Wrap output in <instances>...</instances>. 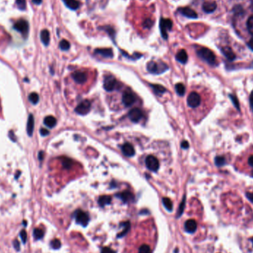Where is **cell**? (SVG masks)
Segmentation results:
<instances>
[{"mask_svg": "<svg viewBox=\"0 0 253 253\" xmlns=\"http://www.w3.org/2000/svg\"><path fill=\"white\" fill-rule=\"evenodd\" d=\"M123 226H124V229H123V231L121 232L118 235V238H120V237H123L128 232V230H129V227H130V224L129 222H124L123 223Z\"/></svg>", "mask_w": 253, "mask_h": 253, "instance_id": "obj_31", "label": "cell"}, {"mask_svg": "<svg viewBox=\"0 0 253 253\" xmlns=\"http://www.w3.org/2000/svg\"><path fill=\"white\" fill-rule=\"evenodd\" d=\"M128 116L133 122H139L143 117V113L140 109L134 108L129 111Z\"/></svg>", "mask_w": 253, "mask_h": 253, "instance_id": "obj_10", "label": "cell"}, {"mask_svg": "<svg viewBox=\"0 0 253 253\" xmlns=\"http://www.w3.org/2000/svg\"><path fill=\"white\" fill-rule=\"evenodd\" d=\"M112 201V198L110 195H102L99 198V204L101 206H104L110 204Z\"/></svg>", "mask_w": 253, "mask_h": 253, "instance_id": "obj_23", "label": "cell"}, {"mask_svg": "<svg viewBox=\"0 0 253 253\" xmlns=\"http://www.w3.org/2000/svg\"><path fill=\"white\" fill-rule=\"evenodd\" d=\"M95 53L99 55L104 56L105 58H113V52L110 48H99L95 50Z\"/></svg>", "mask_w": 253, "mask_h": 253, "instance_id": "obj_17", "label": "cell"}, {"mask_svg": "<svg viewBox=\"0 0 253 253\" xmlns=\"http://www.w3.org/2000/svg\"><path fill=\"white\" fill-rule=\"evenodd\" d=\"M72 77L73 80L78 84H84L86 82L87 78V74L85 73L82 71H75L73 73Z\"/></svg>", "mask_w": 253, "mask_h": 253, "instance_id": "obj_12", "label": "cell"}, {"mask_svg": "<svg viewBox=\"0 0 253 253\" xmlns=\"http://www.w3.org/2000/svg\"><path fill=\"white\" fill-rule=\"evenodd\" d=\"M248 164L250 167H253V155H251V156L248 159Z\"/></svg>", "mask_w": 253, "mask_h": 253, "instance_id": "obj_51", "label": "cell"}, {"mask_svg": "<svg viewBox=\"0 0 253 253\" xmlns=\"http://www.w3.org/2000/svg\"><path fill=\"white\" fill-rule=\"evenodd\" d=\"M181 147H182V148H184V149H187V148H189V143H188L187 141H182V143H181Z\"/></svg>", "mask_w": 253, "mask_h": 253, "instance_id": "obj_48", "label": "cell"}, {"mask_svg": "<svg viewBox=\"0 0 253 253\" xmlns=\"http://www.w3.org/2000/svg\"><path fill=\"white\" fill-rule=\"evenodd\" d=\"M147 68L149 73L154 74H160L166 71L168 69V67L167 64L163 63V62L157 63V62L152 61V62H149L147 64Z\"/></svg>", "mask_w": 253, "mask_h": 253, "instance_id": "obj_2", "label": "cell"}, {"mask_svg": "<svg viewBox=\"0 0 253 253\" xmlns=\"http://www.w3.org/2000/svg\"><path fill=\"white\" fill-rule=\"evenodd\" d=\"M175 58L177 61H179V62H181V63L186 64L188 60V56L187 52H186L185 50H181L180 51L178 52L177 54H176Z\"/></svg>", "mask_w": 253, "mask_h": 253, "instance_id": "obj_20", "label": "cell"}, {"mask_svg": "<svg viewBox=\"0 0 253 253\" xmlns=\"http://www.w3.org/2000/svg\"><path fill=\"white\" fill-rule=\"evenodd\" d=\"M75 218H76V223L81 224L83 226H86L89 223L90 217L89 215L85 212H83L82 210H78L75 213Z\"/></svg>", "mask_w": 253, "mask_h": 253, "instance_id": "obj_5", "label": "cell"}, {"mask_svg": "<svg viewBox=\"0 0 253 253\" xmlns=\"http://www.w3.org/2000/svg\"><path fill=\"white\" fill-rule=\"evenodd\" d=\"M217 8V4L215 2H206L203 4L202 9L206 13H211Z\"/></svg>", "mask_w": 253, "mask_h": 253, "instance_id": "obj_15", "label": "cell"}, {"mask_svg": "<svg viewBox=\"0 0 253 253\" xmlns=\"http://www.w3.org/2000/svg\"><path fill=\"white\" fill-rule=\"evenodd\" d=\"M198 56L202 59L207 62L209 64L214 65L216 63L215 55L211 50L206 48H201L197 51Z\"/></svg>", "mask_w": 253, "mask_h": 253, "instance_id": "obj_1", "label": "cell"}, {"mask_svg": "<svg viewBox=\"0 0 253 253\" xmlns=\"http://www.w3.org/2000/svg\"><path fill=\"white\" fill-rule=\"evenodd\" d=\"M187 104L191 108H196L201 104V99L200 95L196 92L190 93L187 97Z\"/></svg>", "mask_w": 253, "mask_h": 253, "instance_id": "obj_4", "label": "cell"}, {"mask_svg": "<svg viewBox=\"0 0 253 253\" xmlns=\"http://www.w3.org/2000/svg\"><path fill=\"white\" fill-rule=\"evenodd\" d=\"M230 98L231 99V101L233 103L234 106L236 107V109L238 110H240V105H239V102H238V99L236 98V96H235L234 95L232 94H230Z\"/></svg>", "mask_w": 253, "mask_h": 253, "instance_id": "obj_38", "label": "cell"}, {"mask_svg": "<svg viewBox=\"0 0 253 253\" xmlns=\"http://www.w3.org/2000/svg\"><path fill=\"white\" fill-rule=\"evenodd\" d=\"M33 235L34 238H36V240L41 239V238H43L44 235V232L43 230H41V229H35L33 232Z\"/></svg>", "mask_w": 253, "mask_h": 253, "instance_id": "obj_33", "label": "cell"}, {"mask_svg": "<svg viewBox=\"0 0 253 253\" xmlns=\"http://www.w3.org/2000/svg\"><path fill=\"white\" fill-rule=\"evenodd\" d=\"M153 22L151 19H147L145 20V22H144V27L145 28H150L152 26H153Z\"/></svg>", "mask_w": 253, "mask_h": 253, "instance_id": "obj_42", "label": "cell"}, {"mask_svg": "<svg viewBox=\"0 0 253 253\" xmlns=\"http://www.w3.org/2000/svg\"><path fill=\"white\" fill-rule=\"evenodd\" d=\"M145 164H146L147 167L148 168L149 170L153 171V172H156L158 171L159 168V160H158L155 156H153V155H149L146 158V160H145Z\"/></svg>", "mask_w": 253, "mask_h": 253, "instance_id": "obj_7", "label": "cell"}, {"mask_svg": "<svg viewBox=\"0 0 253 253\" xmlns=\"http://www.w3.org/2000/svg\"><path fill=\"white\" fill-rule=\"evenodd\" d=\"M162 202L164 206H165V208L167 209L168 211L171 212L173 210V203H172L171 200L168 198H163Z\"/></svg>", "mask_w": 253, "mask_h": 253, "instance_id": "obj_27", "label": "cell"}, {"mask_svg": "<svg viewBox=\"0 0 253 253\" xmlns=\"http://www.w3.org/2000/svg\"><path fill=\"white\" fill-rule=\"evenodd\" d=\"M248 45H249V47H250V49L253 50V36H252V39H250V41L249 42Z\"/></svg>", "mask_w": 253, "mask_h": 253, "instance_id": "obj_52", "label": "cell"}, {"mask_svg": "<svg viewBox=\"0 0 253 253\" xmlns=\"http://www.w3.org/2000/svg\"><path fill=\"white\" fill-rule=\"evenodd\" d=\"M103 29H104L105 31L111 36V37H113V36H115V30H113V28L110 27V26H105V27H103Z\"/></svg>", "mask_w": 253, "mask_h": 253, "instance_id": "obj_40", "label": "cell"}, {"mask_svg": "<svg viewBox=\"0 0 253 253\" xmlns=\"http://www.w3.org/2000/svg\"><path fill=\"white\" fill-rule=\"evenodd\" d=\"M252 244H253V238L252 239Z\"/></svg>", "mask_w": 253, "mask_h": 253, "instance_id": "obj_56", "label": "cell"}, {"mask_svg": "<svg viewBox=\"0 0 253 253\" xmlns=\"http://www.w3.org/2000/svg\"><path fill=\"white\" fill-rule=\"evenodd\" d=\"M39 95L36 94V93H32V94H30L29 101L32 103V104H37L38 102H39Z\"/></svg>", "mask_w": 253, "mask_h": 253, "instance_id": "obj_32", "label": "cell"}, {"mask_svg": "<svg viewBox=\"0 0 253 253\" xmlns=\"http://www.w3.org/2000/svg\"><path fill=\"white\" fill-rule=\"evenodd\" d=\"M234 11H235V13H239L241 14L242 12H243V8L241 7H240V6L238 5V6H236V7H235Z\"/></svg>", "mask_w": 253, "mask_h": 253, "instance_id": "obj_45", "label": "cell"}, {"mask_svg": "<svg viewBox=\"0 0 253 253\" xmlns=\"http://www.w3.org/2000/svg\"><path fill=\"white\" fill-rule=\"evenodd\" d=\"M91 104L88 100L83 101L75 109V111L79 115H86L90 110Z\"/></svg>", "mask_w": 253, "mask_h": 253, "instance_id": "obj_8", "label": "cell"}, {"mask_svg": "<svg viewBox=\"0 0 253 253\" xmlns=\"http://www.w3.org/2000/svg\"><path fill=\"white\" fill-rule=\"evenodd\" d=\"M175 90L179 96H184L185 94V87L182 83H179L175 85Z\"/></svg>", "mask_w": 253, "mask_h": 253, "instance_id": "obj_28", "label": "cell"}, {"mask_svg": "<svg viewBox=\"0 0 253 253\" xmlns=\"http://www.w3.org/2000/svg\"><path fill=\"white\" fill-rule=\"evenodd\" d=\"M14 29L17 30L19 33H21L22 35L27 36L28 33V29H29V25L28 22L25 19H20L15 23L13 26Z\"/></svg>", "mask_w": 253, "mask_h": 253, "instance_id": "obj_6", "label": "cell"}, {"mask_svg": "<svg viewBox=\"0 0 253 253\" xmlns=\"http://www.w3.org/2000/svg\"><path fill=\"white\" fill-rule=\"evenodd\" d=\"M20 236H21L22 241L25 243L26 240H27V232H26V231H25V230H22V232H20Z\"/></svg>", "mask_w": 253, "mask_h": 253, "instance_id": "obj_43", "label": "cell"}, {"mask_svg": "<svg viewBox=\"0 0 253 253\" xmlns=\"http://www.w3.org/2000/svg\"><path fill=\"white\" fill-rule=\"evenodd\" d=\"M215 164L217 167H222L226 164L225 158L223 156H217L215 159Z\"/></svg>", "mask_w": 253, "mask_h": 253, "instance_id": "obj_30", "label": "cell"}, {"mask_svg": "<svg viewBox=\"0 0 253 253\" xmlns=\"http://www.w3.org/2000/svg\"><path fill=\"white\" fill-rule=\"evenodd\" d=\"M17 5L19 10H25L26 8V1L25 0H17Z\"/></svg>", "mask_w": 253, "mask_h": 253, "instance_id": "obj_39", "label": "cell"}, {"mask_svg": "<svg viewBox=\"0 0 253 253\" xmlns=\"http://www.w3.org/2000/svg\"><path fill=\"white\" fill-rule=\"evenodd\" d=\"M252 177H253V171L252 172Z\"/></svg>", "mask_w": 253, "mask_h": 253, "instance_id": "obj_55", "label": "cell"}, {"mask_svg": "<svg viewBox=\"0 0 253 253\" xmlns=\"http://www.w3.org/2000/svg\"><path fill=\"white\" fill-rule=\"evenodd\" d=\"M50 245H51V246L53 249H58L61 246V242L58 239H54L52 240Z\"/></svg>", "mask_w": 253, "mask_h": 253, "instance_id": "obj_41", "label": "cell"}, {"mask_svg": "<svg viewBox=\"0 0 253 253\" xmlns=\"http://www.w3.org/2000/svg\"><path fill=\"white\" fill-rule=\"evenodd\" d=\"M246 198H247L252 203H253V193H246Z\"/></svg>", "mask_w": 253, "mask_h": 253, "instance_id": "obj_47", "label": "cell"}, {"mask_svg": "<svg viewBox=\"0 0 253 253\" xmlns=\"http://www.w3.org/2000/svg\"><path fill=\"white\" fill-rule=\"evenodd\" d=\"M250 107L251 109L253 110V90L252 91V93H251L250 94Z\"/></svg>", "mask_w": 253, "mask_h": 253, "instance_id": "obj_49", "label": "cell"}, {"mask_svg": "<svg viewBox=\"0 0 253 253\" xmlns=\"http://www.w3.org/2000/svg\"><path fill=\"white\" fill-rule=\"evenodd\" d=\"M185 204H186V197L185 196H184L183 200H182L181 203L180 204L179 210H178V215H177L178 218H179V216H181L182 213H183L184 210H185Z\"/></svg>", "mask_w": 253, "mask_h": 253, "instance_id": "obj_34", "label": "cell"}, {"mask_svg": "<svg viewBox=\"0 0 253 253\" xmlns=\"http://www.w3.org/2000/svg\"><path fill=\"white\" fill-rule=\"evenodd\" d=\"M101 253H116V252H115V251L113 250L112 249L109 247H104L102 250Z\"/></svg>", "mask_w": 253, "mask_h": 253, "instance_id": "obj_44", "label": "cell"}, {"mask_svg": "<svg viewBox=\"0 0 253 253\" xmlns=\"http://www.w3.org/2000/svg\"><path fill=\"white\" fill-rule=\"evenodd\" d=\"M43 155H44V153L42 151H41L39 153V159L40 160H42V159H43Z\"/></svg>", "mask_w": 253, "mask_h": 253, "instance_id": "obj_54", "label": "cell"}, {"mask_svg": "<svg viewBox=\"0 0 253 253\" xmlns=\"http://www.w3.org/2000/svg\"><path fill=\"white\" fill-rule=\"evenodd\" d=\"M139 253H152V251L148 245L143 244L139 247Z\"/></svg>", "mask_w": 253, "mask_h": 253, "instance_id": "obj_37", "label": "cell"}, {"mask_svg": "<svg viewBox=\"0 0 253 253\" xmlns=\"http://www.w3.org/2000/svg\"><path fill=\"white\" fill-rule=\"evenodd\" d=\"M135 97L134 95L129 92H125L122 95V102L126 107H130L134 104Z\"/></svg>", "mask_w": 253, "mask_h": 253, "instance_id": "obj_11", "label": "cell"}, {"mask_svg": "<svg viewBox=\"0 0 253 253\" xmlns=\"http://www.w3.org/2000/svg\"><path fill=\"white\" fill-rule=\"evenodd\" d=\"M121 149H122L123 153L126 156L131 157L135 155V149L132 146V144H130L129 143H125L121 147Z\"/></svg>", "mask_w": 253, "mask_h": 253, "instance_id": "obj_18", "label": "cell"}, {"mask_svg": "<svg viewBox=\"0 0 253 253\" xmlns=\"http://www.w3.org/2000/svg\"><path fill=\"white\" fill-rule=\"evenodd\" d=\"M44 124H45L47 127H50V128H52V127L56 126V119L52 116H47L45 119H44Z\"/></svg>", "mask_w": 253, "mask_h": 253, "instance_id": "obj_24", "label": "cell"}, {"mask_svg": "<svg viewBox=\"0 0 253 253\" xmlns=\"http://www.w3.org/2000/svg\"><path fill=\"white\" fill-rule=\"evenodd\" d=\"M221 53L224 54V56L227 58L229 61H233L235 58V55L233 50H232L230 47H223L221 48Z\"/></svg>", "mask_w": 253, "mask_h": 253, "instance_id": "obj_19", "label": "cell"}, {"mask_svg": "<svg viewBox=\"0 0 253 253\" xmlns=\"http://www.w3.org/2000/svg\"><path fill=\"white\" fill-rule=\"evenodd\" d=\"M160 30H161V33L162 37L164 39H167V30H170L172 27H173V22L170 19H164L161 18L160 19Z\"/></svg>", "mask_w": 253, "mask_h": 253, "instance_id": "obj_3", "label": "cell"}, {"mask_svg": "<svg viewBox=\"0 0 253 253\" xmlns=\"http://www.w3.org/2000/svg\"><path fill=\"white\" fill-rule=\"evenodd\" d=\"M67 7L71 10H77L79 7V3L77 0H63Z\"/></svg>", "mask_w": 253, "mask_h": 253, "instance_id": "obj_22", "label": "cell"}, {"mask_svg": "<svg viewBox=\"0 0 253 253\" xmlns=\"http://www.w3.org/2000/svg\"><path fill=\"white\" fill-rule=\"evenodd\" d=\"M246 27H247L249 32L253 36V16H251L248 19L247 22H246Z\"/></svg>", "mask_w": 253, "mask_h": 253, "instance_id": "obj_35", "label": "cell"}, {"mask_svg": "<svg viewBox=\"0 0 253 253\" xmlns=\"http://www.w3.org/2000/svg\"><path fill=\"white\" fill-rule=\"evenodd\" d=\"M13 246H14V248H15L16 250H19V248H20V244H19V242L18 241V240H14Z\"/></svg>", "mask_w": 253, "mask_h": 253, "instance_id": "obj_50", "label": "cell"}, {"mask_svg": "<svg viewBox=\"0 0 253 253\" xmlns=\"http://www.w3.org/2000/svg\"><path fill=\"white\" fill-rule=\"evenodd\" d=\"M62 166H63L65 169H70V168H71L73 167V161L68 159V158H62Z\"/></svg>", "mask_w": 253, "mask_h": 253, "instance_id": "obj_26", "label": "cell"}, {"mask_svg": "<svg viewBox=\"0 0 253 253\" xmlns=\"http://www.w3.org/2000/svg\"><path fill=\"white\" fill-rule=\"evenodd\" d=\"M179 11L182 15L186 17L191 18V19H196L198 17V14L196 13V12L189 7L181 8Z\"/></svg>", "mask_w": 253, "mask_h": 253, "instance_id": "obj_13", "label": "cell"}, {"mask_svg": "<svg viewBox=\"0 0 253 253\" xmlns=\"http://www.w3.org/2000/svg\"><path fill=\"white\" fill-rule=\"evenodd\" d=\"M41 40L44 45H48L50 42V33L48 30H43L41 32Z\"/></svg>", "mask_w": 253, "mask_h": 253, "instance_id": "obj_25", "label": "cell"}, {"mask_svg": "<svg viewBox=\"0 0 253 253\" xmlns=\"http://www.w3.org/2000/svg\"><path fill=\"white\" fill-rule=\"evenodd\" d=\"M252 64H253V63H252Z\"/></svg>", "mask_w": 253, "mask_h": 253, "instance_id": "obj_57", "label": "cell"}, {"mask_svg": "<svg viewBox=\"0 0 253 253\" xmlns=\"http://www.w3.org/2000/svg\"><path fill=\"white\" fill-rule=\"evenodd\" d=\"M59 47L62 50H68L70 47V44L68 41H67L65 39H63L60 42Z\"/></svg>", "mask_w": 253, "mask_h": 253, "instance_id": "obj_36", "label": "cell"}, {"mask_svg": "<svg viewBox=\"0 0 253 253\" xmlns=\"http://www.w3.org/2000/svg\"><path fill=\"white\" fill-rule=\"evenodd\" d=\"M185 230L189 233H193L195 232L196 229H197V223L195 220L190 219L186 221L185 224Z\"/></svg>", "mask_w": 253, "mask_h": 253, "instance_id": "obj_16", "label": "cell"}, {"mask_svg": "<svg viewBox=\"0 0 253 253\" xmlns=\"http://www.w3.org/2000/svg\"><path fill=\"white\" fill-rule=\"evenodd\" d=\"M150 86L158 94H164L166 91L165 88H164L162 85H160V84H150Z\"/></svg>", "mask_w": 253, "mask_h": 253, "instance_id": "obj_29", "label": "cell"}, {"mask_svg": "<svg viewBox=\"0 0 253 253\" xmlns=\"http://www.w3.org/2000/svg\"><path fill=\"white\" fill-rule=\"evenodd\" d=\"M33 3L36 4V5H39L42 3V0H32Z\"/></svg>", "mask_w": 253, "mask_h": 253, "instance_id": "obj_53", "label": "cell"}, {"mask_svg": "<svg viewBox=\"0 0 253 253\" xmlns=\"http://www.w3.org/2000/svg\"><path fill=\"white\" fill-rule=\"evenodd\" d=\"M33 128H34V118L33 115L30 114L29 117H28V125H27V131L28 134L31 136L33 133Z\"/></svg>", "mask_w": 253, "mask_h": 253, "instance_id": "obj_21", "label": "cell"}, {"mask_svg": "<svg viewBox=\"0 0 253 253\" xmlns=\"http://www.w3.org/2000/svg\"><path fill=\"white\" fill-rule=\"evenodd\" d=\"M40 133H41V135H43V136H45V135L49 134V131L44 128H42L41 129H40Z\"/></svg>", "mask_w": 253, "mask_h": 253, "instance_id": "obj_46", "label": "cell"}, {"mask_svg": "<svg viewBox=\"0 0 253 253\" xmlns=\"http://www.w3.org/2000/svg\"><path fill=\"white\" fill-rule=\"evenodd\" d=\"M117 85V81L112 76H109L104 78V88L107 91H113Z\"/></svg>", "mask_w": 253, "mask_h": 253, "instance_id": "obj_9", "label": "cell"}, {"mask_svg": "<svg viewBox=\"0 0 253 253\" xmlns=\"http://www.w3.org/2000/svg\"><path fill=\"white\" fill-rule=\"evenodd\" d=\"M117 197L122 201L124 203H127V202L132 201L134 199V195L133 194L129 191H124L122 193H119L116 195Z\"/></svg>", "mask_w": 253, "mask_h": 253, "instance_id": "obj_14", "label": "cell"}]
</instances>
